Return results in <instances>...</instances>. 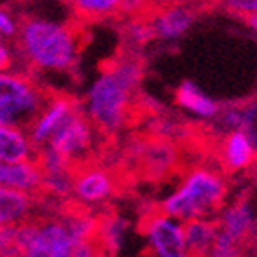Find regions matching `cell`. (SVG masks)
I'll return each mask as SVG.
<instances>
[{
    "label": "cell",
    "instance_id": "obj_27",
    "mask_svg": "<svg viewBox=\"0 0 257 257\" xmlns=\"http://www.w3.org/2000/svg\"><path fill=\"white\" fill-rule=\"evenodd\" d=\"M13 63V58H11V52L6 47L4 43L0 42V72H6V70L11 67Z\"/></svg>",
    "mask_w": 257,
    "mask_h": 257
},
{
    "label": "cell",
    "instance_id": "obj_3",
    "mask_svg": "<svg viewBox=\"0 0 257 257\" xmlns=\"http://www.w3.org/2000/svg\"><path fill=\"white\" fill-rule=\"evenodd\" d=\"M225 198L227 182L221 173L200 166L191 169L178 187L164 198L160 210L184 223L198 218H212L221 209Z\"/></svg>",
    "mask_w": 257,
    "mask_h": 257
},
{
    "label": "cell",
    "instance_id": "obj_16",
    "mask_svg": "<svg viewBox=\"0 0 257 257\" xmlns=\"http://www.w3.org/2000/svg\"><path fill=\"white\" fill-rule=\"evenodd\" d=\"M176 103L202 119H212L219 115V104L193 81H184L176 88Z\"/></svg>",
    "mask_w": 257,
    "mask_h": 257
},
{
    "label": "cell",
    "instance_id": "obj_26",
    "mask_svg": "<svg viewBox=\"0 0 257 257\" xmlns=\"http://www.w3.org/2000/svg\"><path fill=\"white\" fill-rule=\"evenodd\" d=\"M18 33V26L11 18V15L4 9H0V35L2 36H15Z\"/></svg>",
    "mask_w": 257,
    "mask_h": 257
},
{
    "label": "cell",
    "instance_id": "obj_13",
    "mask_svg": "<svg viewBox=\"0 0 257 257\" xmlns=\"http://www.w3.org/2000/svg\"><path fill=\"white\" fill-rule=\"evenodd\" d=\"M216 221H218V230L223 236H227L228 239H232L239 246L250 236V232L253 230V225H255L252 207L244 200L228 205Z\"/></svg>",
    "mask_w": 257,
    "mask_h": 257
},
{
    "label": "cell",
    "instance_id": "obj_25",
    "mask_svg": "<svg viewBox=\"0 0 257 257\" xmlns=\"http://www.w3.org/2000/svg\"><path fill=\"white\" fill-rule=\"evenodd\" d=\"M151 0H120V11L119 13H126V15H141L144 13L148 8H150Z\"/></svg>",
    "mask_w": 257,
    "mask_h": 257
},
{
    "label": "cell",
    "instance_id": "obj_22",
    "mask_svg": "<svg viewBox=\"0 0 257 257\" xmlns=\"http://www.w3.org/2000/svg\"><path fill=\"white\" fill-rule=\"evenodd\" d=\"M69 257H103V250L99 246L97 239L83 241V243H77L74 246Z\"/></svg>",
    "mask_w": 257,
    "mask_h": 257
},
{
    "label": "cell",
    "instance_id": "obj_30",
    "mask_svg": "<svg viewBox=\"0 0 257 257\" xmlns=\"http://www.w3.org/2000/svg\"><path fill=\"white\" fill-rule=\"evenodd\" d=\"M173 2H185V0H173Z\"/></svg>",
    "mask_w": 257,
    "mask_h": 257
},
{
    "label": "cell",
    "instance_id": "obj_17",
    "mask_svg": "<svg viewBox=\"0 0 257 257\" xmlns=\"http://www.w3.org/2000/svg\"><path fill=\"white\" fill-rule=\"evenodd\" d=\"M33 202H35V198L31 194L0 185V227L18 225V223L29 219Z\"/></svg>",
    "mask_w": 257,
    "mask_h": 257
},
{
    "label": "cell",
    "instance_id": "obj_9",
    "mask_svg": "<svg viewBox=\"0 0 257 257\" xmlns=\"http://www.w3.org/2000/svg\"><path fill=\"white\" fill-rule=\"evenodd\" d=\"M115 191L113 176L97 166H81L74 167V184L72 194L77 202L85 205H97L104 203Z\"/></svg>",
    "mask_w": 257,
    "mask_h": 257
},
{
    "label": "cell",
    "instance_id": "obj_28",
    "mask_svg": "<svg viewBox=\"0 0 257 257\" xmlns=\"http://www.w3.org/2000/svg\"><path fill=\"white\" fill-rule=\"evenodd\" d=\"M246 24H248V27L253 33V36L257 38V13L252 15V17H246Z\"/></svg>",
    "mask_w": 257,
    "mask_h": 257
},
{
    "label": "cell",
    "instance_id": "obj_8",
    "mask_svg": "<svg viewBox=\"0 0 257 257\" xmlns=\"http://www.w3.org/2000/svg\"><path fill=\"white\" fill-rule=\"evenodd\" d=\"M77 110H79V106H77L76 99L63 94L49 95L45 106L42 108L35 122L27 130L29 141L35 146V150L45 146L51 141L52 135L58 132V128Z\"/></svg>",
    "mask_w": 257,
    "mask_h": 257
},
{
    "label": "cell",
    "instance_id": "obj_11",
    "mask_svg": "<svg viewBox=\"0 0 257 257\" xmlns=\"http://www.w3.org/2000/svg\"><path fill=\"white\" fill-rule=\"evenodd\" d=\"M0 185L35 196L43 191V171L36 159L24 162H0Z\"/></svg>",
    "mask_w": 257,
    "mask_h": 257
},
{
    "label": "cell",
    "instance_id": "obj_21",
    "mask_svg": "<svg viewBox=\"0 0 257 257\" xmlns=\"http://www.w3.org/2000/svg\"><path fill=\"white\" fill-rule=\"evenodd\" d=\"M0 257H20L18 250V225L0 227Z\"/></svg>",
    "mask_w": 257,
    "mask_h": 257
},
{
    "label": "cell",
    "instance_id": "obj_18",
    "mask_svg": "<svg viewBox=\"0 0 257 257\" xmlns=\"http://www.w3.org/2000/svg\"><path fill=\"white\" fill-rule=\"evenodd\" d=\"M126 234H128V221L124 218H120L117 214L106 216V218H99L97 225V239L99 246L103 250V253H111L115 255L122 244L126 241Z\"/></svg>",
    "mask_w": 257,
    "mask_h": 257
},
{
    "label": "cell",
    "instance_id": "obj_12",
    "mask_svg": "<svg viewBox=\"0 0 257 257\" xmlns=\"http://www.w3.org/2000/svg\"><path fill=\"white\" fill-rule=\"evenodd\" d=\"M257 155V135L246 130H230L223 141V164L230 171H243L250 167Z\"/></svg>",
    "mask_w": 257,
    "mask_h": 257
},
{
    "label": "cell",
    "instance_id": "obj_19",
    "mask_svg": "<svg viewBox=\"0 0 257 257\" xmlns=\"http://www.w3.org/2000/svg\"><path fill=\"white\" fill-rule=\"evenodd\" d=\"M70 4L85 20H103L120 11V0H70Z\"/></svg>",
    "mask_w": 257,
    "mask_h": 257
},
{
    "label": "cell",
    "instance_id": "obj_1",
    "mask_svg": "<svg viewBox=\"0 0 257 257\" xmlns=\"http://www.w3.org/2000/svg\"><path fill=\"white\" fill-rule=\"evenodd\" d=\"M142 76L141 61L126 56L104 69L86 92V117L101 132H117L132 110L133 92Z\"/></svg>",
    "mask_w": 257,
    "mask_h": 257
},
{
    "label": "cell",
    "instance_id": "obj_4",
    "mask_svg": "<svg viewBox=\"0 0 257 257\" xmlns=\"http://www.w3.org/2000/svg\"><path fill=\"white\" fill-rule=\"evenodd\" d=\"M47 99V92L31 77L0 72V124L29 130Z\"/></svg>",
    "mask_w": 257,
    "mask_h": 257
},
{
    "label": "cell",
    "instance_id": "obj_7",
    "mask_svg": "<svg viewBox=\"0 0 257 257\" xmlns=\"http://www.w3.org/2000/svg\"><path fill=\"white\" fill-rule=\"evenodd\" d=\"M142 230L151 257H191L185 243L184 221L180 219L160 210L146 216Z\"/></svg>",
    "mask_w": 257,
    "mask_h": 257
},
{
    "label": "cell",
    "instance_id": "obj_20",
    "mask_svg": "<svg viewBox=\"0 0 257 257\" xmlns=\"http://www.w3.org/2000/svg\"><path fill=\"white\" fill-rule=\"evenodd\" d=\"M223 122L228 130H246V132H255L253 130V120H255V108H230L223 113Z\"/></svg>",
    "mask_w": 257,
    "mask_h": 257
},
{
    "label": "cell",
    "instance_id": "obj_23",
    "mask_svg": "<svg viewBox=\"0 0 257 257\" xmlns=\"http://www.w3.org/2000/svg\"><path fill=\"white\" fill-rule=\"evenodd\" d=\"M128 33H130V38H132V43H146L150 38H153V33H151V27H150V22L144 24V22H135L132 26L128 27Z\"/></svg>",
    "mask_w": 257,
    "mask_h": 257
},
{
    "label": "cell",
    "instance_id": "obj_24",
    "mask_svg": "<svg viewBox=\"0 0 257 257\" xmlns=\"http://www.w3.org/2000/svg\"><path fill=\"white\" fill-rule=\"evenodd\" d=\"M225 4L232 13L243 17H252L257 13V0H225Z\"/></svg>",
    "mask_w": 257,
    "mask_h": 257
},
{
    "label": "cell",
    "instance_id": "obj_6",
    "mask_svg": "<svg viewBox=\"0 0 257 257\" xmlns=\"http://www.w3.org/2000/svg\"><path fill=\"white\" fill-rule=\"evenodd\" d=\"M95 139V126L81 111H74L69 119L58 128V132L45 144L58 155H61L70 166L77 167L85 164Z\"/></svg>",
    "mask_w": 257,
    "mask_h": 257
},
{
    "label": "cell",
    "instance_id": "obj_2",
    "mask_svg": "<svg viewBox=\"0 0 257 257\" xmlns=\"http://www.w3.org/2000/svg\"><path fill=\"white\" fill-rule=\"evenodd\" d=\"M18 40L26 60L38 70L74 69L81 49L74 26L40 17H26L20 22Z\"/></svg>",
    "mask_w": 257,
    "mask_h": 257
},
{
    "label": "cell",
    "instance_id": "obj_5",
    "mask_svg": "<svg viewBox=\"0 0 257 257\" xmlns=\"http://www.w3.org/2000/svg\"><path fill=\"white\" fill-rule=\"evenodd\" d=\"M76 244L63 214L18 223L20 257H69Z\"/></svg>",
    "mask_w": 257,
    "mask_h": 257
},
{
    "label": "cell",
    "instance_id": "obj_10",
    "mask_svg": "<svg viewBox=\"0 0 257 257\" xmlns=\"http://www.w3.org/2000/svg\"><path fill=\"white\" fill-rule=\"evenodd\" d=\"M194 9L185 2H173L166 8L159 9L150 20L153 38L160 40H176L184 36L194 22Z\"/></svg>",
    "mask_w": 257,
    "mask_h": 257
},
{
    "label": "cell",
    "instance_id": "obj_29",
    "mask_svg": "<svg viewBox=\"0 0 257 257\" xmlns=\"http://www.w3.org/2000/svg\"><path fill=\"white\" fill-rule=\"evenodd\" d=\"M209 257H219V255H209ZM232 257H239V255H232Z\"/></svg>",
    "mask_w": 257,
    "mask_h": 257
},
{
    "label": "cell",
    "instance_id": "obj_15",
    "mask_svg": "<svg viewBox=\"0 0 257 257\" xmlns=\"http://www.w3.org/2000/svg\"><path fill=\"white\" fill-rule=\"evenodd\" d=\"M35 146L22 128L0 124V162L13 164L35 159Z\"/></svg>",
    "mask_w": 257,
    "mask_h": 257
},
{
    "label": "cell",
    "instance_id": "obj_14",
    "mask_svg": "<svg viewBox=\"0 0 257 257\" xmlns=\"http://www.w3.org/2000/svg\"><path fill=\"white\" fill-rule=\"evenodd\" d=\"M185 243L191 257H209L218 237V221L212 218H198L184 223Z\"/></svg>",
    "mask_w": 257,
    "mask_h": 257
}]
</instances>
